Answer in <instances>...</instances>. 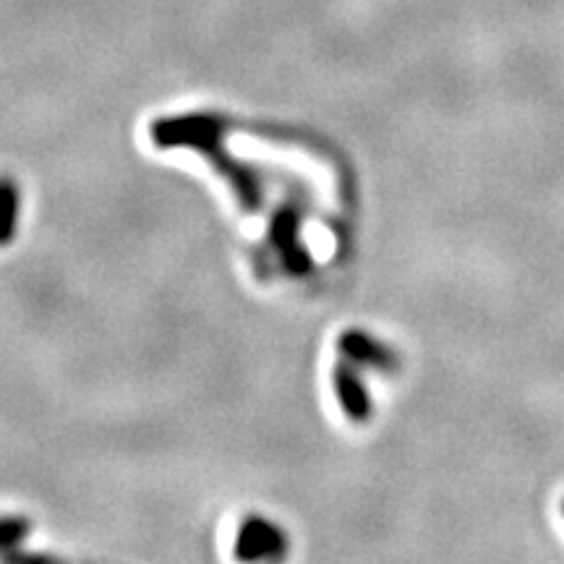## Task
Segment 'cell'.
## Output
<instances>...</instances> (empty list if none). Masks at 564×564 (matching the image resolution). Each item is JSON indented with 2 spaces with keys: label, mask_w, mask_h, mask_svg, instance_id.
<instances>
[{
  "label": "cell",
  "mask_w": 564,
  "mask_h": 564,
  "mask_svg": "<svg viewBox=\"0 0 564 564\" xmlns=\"http://www.w3.org/2000/svg\"><path fill=\"white\" fill-rule=\"evenodd\" d=\"M26 533V520H0V549L17 546Z\"/></svg>",
  "instance_id": "5"
},
{
  "label": "cell",
  "mask_w": 564,
  "mask_h": 564,
  "mask_svg": "<svg viewBox=\"0 0 564 564\" xmlns=\"http://www.w3.org/2000/svg\"><path fill=\"white\" fill-rule=\"evenodd\" d=\"M19 192L11 178H0V246H9L17 232Z\"/></svg>",
  "instance_id": "4"
},
{
  "label": "cell",
  "mask_w": 564,
  "mask_h": 564,
  "mask_svg": "<svg viewBox=\"0 0 564 564\" xmlns=\"http://www.w3.org/2000/svg\"><path fill=\"white\" fill-rule=\"evenodd\" d=\"M335 384H337V392H340L345 411L356 415V419H366V413H369V400H366V392L361 382L356 379V373L350 369H337Z\"/></svg>",
  "instance_id": "3"
},
{
  "label": "cell",
  "mask_w": 564,
  "mask_h": 564,
  "mask_svg": "<svg viewBox=\"0 0 564 564\" xmlns=\"http://www.w3.org/2000/svg\"><path fill=\"white\" fill-rule=\"evenodd\" d=\"M343 348L350 358H356V361L361 364H369V366L392 364L390 350H387L384 345H379L377 340H371V337H366L364 333H348V337L343 340Z\"/></svg>",
  "instance_id": "2"
},
{
  "label": "cell",
  "mask_w": 564,
  "mask_h": 564,
  "mask_svg": "<svg viewBox=\"0 0 564 564\" xmlns=\"http://www.w3.org/2000/svg\"><path fill=\"white\" fill-rule=\"evenodd\" d=\"M282 552V535L278 528L267 525L264 520H246L241 539H238V556L243 560H257V556Z\"/></svg>",
  "instance_id": "1"
},
{
  "label": "cell",
  "mask_w": 564,
  "mask_h": 564,
  "mask_svg": "<svg viewBox=\"0 0 564 564\" xmlns=\"http://www.w3.org/2000/svg\"><path fill=\"white\" fill-rule=\"evenodd\" d=\"M562 510H564V505H562Z\"/></svg>",
  "instance_id": "6"
}]
</instances>
